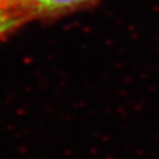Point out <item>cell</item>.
Instances as JSON below:
<instances>
[{
  "label": "cell",
  "mask_w": 159,
  "mask_h": 159,
  "mask_svg": "<svg viewBox=\"0 0 159 159\" xmlns=\"http://www.w3.org/2000/svg\"><path fill=\"white\" fill-rule=\"evenodd\" d=\"M24 24L25 21L15 11L9 0H0V39L5 38Z\"/></svg>",
  "instance_id": "cell-2"
},
{
  "label": "cell",
  "mask_w": 159,
  "mask_h": 159,
  "mask_svg": "<svg viewBox=\"0 0 159 159\" xmlns=\"http://www.w3.org/2000/svg\"><path fill=\"white\" fill-rule=\"evenodd\" d=\"M15 11L28 23L53 19L94 4L98 0H9Z\"/></svg>",
  "instance_id": "cell-1"
}]
</instances>
